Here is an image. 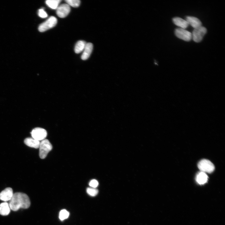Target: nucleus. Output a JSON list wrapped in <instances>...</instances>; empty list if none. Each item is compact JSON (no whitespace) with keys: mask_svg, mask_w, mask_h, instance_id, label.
I'll list each match as a JSON object with an SVG mask.
<instances>
[{"mask_svg":"<svg viewBox=\"0 0 225 225\" xmlns=\"http://www.w3.org/2000/svg\"><path fill=\"white\" fill-rule=\"evenodd\" d=\"M65 1L70 6L74 8L79 7L80 3V1L79 0H66Z\"/></svg>","mask_w":225,"mask_h":225,"instance_id":"nucleus-19","label":"nucleus"},{"mask_svg":"<svg viewBox=\"0 0 225 225\" xmlns=\"http://www.w3.org/2000/svg\"><path fill=\"white\" fill-rule=\"evenodd\" d=\"M87 43L84 41L80 40L76 43L74 51L76 53H79L83 51Z\"/></svg>","mask_w":225,"mask_h":225,"instance_id":"nucleus-16","label":"nucleus"},{"mask_svg":"<svg viewBox=\"0 0 225 225\" xmlns=\"http://www.w3.org/2000/svg\"><path fill=\"white\" fill-rule=\"evenodd\" d=\"M92 49V44L90 42L87 43L81 56V59L83 60L88 59L90 56Z\"/></svg>","mask_w":225,"mask_h":225,"instance_id":"nucleus-11","label":"nucleus"},{"mask_svg":"<svg viewBox=\"0 0 225 225\" xmlns=\"http://www.w3.org/2000/svg\"><path fill=\"white\" fill-rule=\"evenodd\" d=\"M52 146L47 139H44L40 142L39 147V156L40 158L44 159L47 156L48 153L52 149Z\"/></svg>","mask_w":225,"mask_h":225,"instance_id":"nucleus-2","label":"nucleus"},{"mask_svg":"<svg viewBox=\"0 0 225 225\" xmlns=\"http://www.w3.org/2000/svg\"><path fill=\"white\" fill-rule=\"evenodd\" d=\"M207 32L206 28L202 26L194 28L192 33V38L195 42H199L202 40Z\"/></svg>","mask_w":225,"mask_h":225,"instance_id":"nucleus-5","label":"nucleus"},{"mask_svg":"<svg viewBox=\"0 0 225 225\" xmlns=\"http://www.w3.org/2000/svg\"><path fill=\"white\" fill-rule=\"evenodd\" d=\"M208 176L206 173L202 172H200L197 174L196 180L199 184H203L208 181Z\"/></svg>","mask_w":225,"mask_h":225,"instance_id":"nucleus-14","label":"nucleus"},{"mask_svg":"<svg viewBox=\"0 0 225 225\" xmlns=\"http://www.w3.org/2000/svg\"><path fill=\"white\" fill-rule=\"evenodd\" d=\"M69 215V212L66 209L61 210L59 214V218L61 221L67 218Z\"/></svg>","mask_w":225,"mask_h":225,"instance_id":"nucleus-18","label":"nucleus"},{"mask_svg":"<svg viewBox=\"0 0 225 225\" xmlns=\"http://www.w3.org/2000/svg\"><path fill=\"white\" fill-rule=\"evenodd\" d=\"M198 166L200 171L205 173H211L215 169L214 164L209 160L203 159L198 163Z\"/></svg>","mask_w":225,"mask_h":225,"instance_id":"nucleus-3","label":"nucleus"},{"mask_svg":"<svg viewBox=\"0 0 225 225\" xmlns=\"http://www.w3.org/2000/svg\"><path fill=\"white\" fill-rule=\"evenodd\" d=\"M9 203L4 202L0 204V214L2 216L8 215L10 212Z\"/></svg>","mask_w":225,"mask_h":225,"instance_id":"nucleus-15","label":"nucleus"},{"mask_svg":"<svg viewBox=\"0 0 225 225\" xmlns=\"http://www.w3.org/2000/svg\"><path fill=\"white\" fill-rule=\"evenodd\" d=\"M9 205L11 209L16 211L20 208H28L30 205V201L26 194L18 192L13 194Z\"/></svg>","mask_w":225,"mask_h":225,"instance_id":"nucleus-1","label":"nucleus"},{"mask_svg":"<svg viewBox=\"0 0 225 225\" xmlns=\"http://www.w3.org/2000/svg\"><path fill=\"white\" fill-rule=\"evenodd\" d=\"M185 20L189 25H190L194 28L202 26V23L200 20L196 17L188 16L186 17Z\"/></svg>","mask_w":225,"mask_h":225,"instance_id":"nucleus-10","label":"nucleus"},{"mask_svg":"<svg viewBox=\"0 0 225 225\" xmlns=\"http://www.w3.org/2000/svg\"><path fill=\"white\" fill-rule=\"evenodd\" d=\"M31 133L33 138L39 141L44 139L47 135L46 131L40 128H34Z\"/></svg>","mask_w":225,"mask_h":225,"instance_id":"nucleus-6","label":"nucleus"},{"mask_svg":"<svg viewBox=\"0 0 225 225\" xmlns=\"http://www.w3.org/2000/svg\"><path fill=\"white\" fill-rule=\"evenodd\" d=\"M175 34L178 38L186 41H189L192 38V33L185 29L177 28L175 30Z\"/></svg>","mask_w":225,"mask_h":225,"instance_id":"nucleus-7","label":"nucleus"},{"mask_svg":"<svg viewBox=\"0 0 225 225\" xmlns=\"http://www.w3.org/2000/svg\"><path fill=\"white\" fill-rule=\"evenodd\" d=\"M172 21L175 25L184 29L187 28L189 25L186 20L178 17L173 18Z\"/></svg>","mask_w":225,"mask_h":225,"instance_id":"nucleus-12","label":"nucleus"},{"mask_svg":"<svg viewBox=\"0 0 225 225\" xmlns=\"http://www.w3.org/2000/svg\"><path fill=\"white\" fill-rule=\"evenodd\" d=\"M87 192L89 195L94 197L97 195L98 190L94 188H88L87 189Z\"/></svg>","mask_w":225,"mask_h":225,"instance_id":"nucleus-20","label":"nucleus"},{"mask_svg":"<svg viewBox=\"0 0 225 225\" xmlns=\"http://www.w3.org/2000/svg\"><path fill=\"white\" fill-rule=\"evenodd\" d=\"M56 13L60 18L66 17L70 11V6L67 3H64L59 5L56 9Z\"/></svg>","mask_w":225,"mask_h":225,"instance_id":"nucleus-8","label":"nucleus"},{"mask_svg":"<svg viewBox=\"0 0 225 225\" xmlns=\"http://www.w3.org/2000/svg\"><path fill=\"white\" fill-rule=\"evenodd\" d=\"M24 143L28 146L35 148H39L40 142L32 138H28L24 140Z\"/></svg>","mask_w":225,"mask_h":225,"instance_id":"nucleus-13","label":"nucleus"},{"mask_svg":"<svg viewBox=\"0 0 225 225\" xmlns=\"http://www.w3.org/2000/svg\"><path fill=\"white\" fill-rule=\"evenodd\" d=\"M89 185L92 188H95L98 186V182L95 179L91 180L89 183Z\"/></svg>","mask_w":225,"mask_h":225,"instance_id":"nucleus-22","label":"nucleus"},{"mask_svg":"<svg viewBox=\"0 0 225 225\" xmlns=\"http://www.w3.org/2000/svg\"><path fill=\"white\" fill-rule=\"evenodd\" d=\"M57 22L56 18L54 16H51L40 25L38 28V30L42 32H45L54 27Z\"/></svg>","mask_w":225,"mask_h":225,"instance_id":"nucleus-4","label":"nucleus"},{"mask_svg":"<svg viewBox=\"0 0 225 225\" xmlns=\"http://www.w3.org/2000/svg\"><path fill=\"white\" fill-rule=\"evenodd\" d=\"M38 16L41 18H44L48 17V14L43 8L40 9L38 10Z\"/></svg>","mask_w":225,"mask_h":225,"instance_id":"nucleus-21","label":"nucleus"},{"mask_svg":"<svg viewBox=\"0 0 225 225\" xmlns=\"http://www.w3.org/2000/svg\"><path fill=\"white\" fill-rule=\"evenodd\" d=\"M61 1V0H47L46 1V3L50 8L57 9Z\"/></svg>","mask_w":225,"mask_h":225,"instance_id":"nucleus-17","label":"nucleus"},{"mask_svg":"<svg viewBox=\"0 0 225 225\" xmlns=\"http://www.w3.org/2000/svg\"><path fill=\"white\" fill-rule=\"evenodd\" d=\"M13 193L12 189L11 188H7L0 193V200L7 202L10 200Z\"/></svg>","mask_w":225,"mask_h":225,"instance_id":"nucleus-9","label":"nucleus"}]
</instances>
